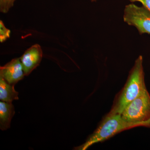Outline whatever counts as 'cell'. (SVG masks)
I'll use <instances>...</instances> for the list:
<instances>
[{"label": "cell", "mask_w": 150, "mask_h": 150, "mask_svg": "<svg viewBox=\"0 0 150 150\" xmlns=\"http://www.w3.org/2000/svg\"><path fill=\"white\" fill-rule=\"evenodd\" d=\"M143 57L140 56L129 72L125 86L115 97L108 114L121 115L125 108L146 89L143 66Z\"/></svg>", "instance_id": "obj_1"}, {"label": "cell", "mask_w": 150, "mask_h": 150, "mask_svg": "<svg viewBox=\"0 0 150 150\" xmlns=\"http://www.w3.org/2000/svg\"><path fill=\"white\" fill-rule=\"evenodd\" d=\"M121 116L132 128H150V95L147 89L125 108Z\"/></svg>", "instance_id": "obj_2"}, {"label": "cell", "mask_w": 150, "mask_h": 150, "mask_svg": "<svg viewBox=\"0 0 150 150\" xmlns=\"http://www.w3.org/2000/svg\"><path fill=\"white\" fill-rule=\"evenodd\" d=\"M132 128L123 120L121 115L108 113L85 143L76 149L85 150L94 144L103 142L120 132Z\"/></svg>", "instance_id": "obj_3"}, {"label": "cell", "mask_w": 150, "mask_h": 150, "mask_svg": "<svg viewBox=\"0 0 150 150\" xmlns=\"http://www.w3.org/2000/svg\"><path fill=\"white\" fill-rule=\"evenodd\" d=\"M124 22L137 28L140 34H150V12L144 6L131 4L125 7Z\"/></svg>", "instance_id": "obj_4"}, {"label": "cell", "mask_w": 150, "mask_h": 150, "mask_svg": "<svg viewBox=\"0 0 150 150\" xmlns=\"http://www.w3.org/2000/svg\"><path fill=\"white\" fill-rule=\"evenodd\" d=\"M25 73L20 58L12 59L0 67V77L8 83L15 85L24 78Z\"/></svg>", "instance_id": "obj_5"}, {"label": "cell", "mask_w": 150, "mask_h": 150, "mask_svg": "<svg viewBox=\"0 0 150 150\" xmlns=\"http://www.w3.org/2000/svg\"><path fill=\"white\" fill-rule=\"evenodd\" d=\"M42 57L43 51L39 44H34L25 51L20 59L25 76H28L39 66Z\"/></svg>", "instance_id": "obj_6"}, {"label": "cell", "mask_w": 150, "mask_h": 150, "mask_svg": "<svg viewBox=\"0 0 150 150\" xmlns=\"http://www.w3.org/2000/svg\"><path fill=\"white\" fill-rule=\"evenodd\" d=\"M14 107L12 103L0 102V129L5 131L10 127L12 118L15 114Z\"/></svg>", "instance_id": "obj_7"}, {"label": "cell", "mask_w": 150, "mask_h": 150, "mask_svg": "<svg viewBox=\"0 0 150 150\" xmlns=\"http://www.w3.org/2000/svg\"><path fill=\"white\" fill-rule=\"evenodd\" d=\"M14 85L7 82L0 77V100L4 102L12 103L19 99L18 93L15 90Z\"/></svg>", "instance_id": "obj_8"}, {"label": "cell", "mask_w": 150, "mask_h": 150, "mask_svg": "<svg viewBox=\"0 0 150 150\" xmlns=\"http://www.w3.org/2000/svg\"><path fill=\"white\" fill-rule=\"evenodd\" d=\"M16 0H0V11L4 13H7L13 7Z\"/></svg>", "instance_id": "obj_9"}, {"label": "cell", "mask_w": 150, "mask_h": 150, "mask_svg": "<svg viewBox=\"0 0 150 150\" xmlns=\"http://www.w3.org/2000/svg\"><path fill=\"white\" fill-rule=\"evenodd\" d=\"M11 30L5 26L2 21H0V42L5 41L10 36Z\"/></svg>", "instance_id": "obj_10"}, {"label": "cell", "mask_w": 150, "mask_h": 150, "mask_svg": "<svg viewBox=\"0 0 150 150\" xmlns=\"http://www.w3.org/2000/svg\"><path fill=\"white\" fill-rule=\"evenodd\" d=\"M131 2H139L142 3L143 6L150 12V0H129Z\"/></svg>", "instance_id": "obj_11"}, {"label": "cell", "mask_w": 150, "mask_h": 150, "mask_svg": "<svg viewBox=\"0 0 150 150\" xmlns=\"http://www.w3.org/2000/svg\"><path fill=\"white\" fill-rule=\"evenodd\" d=\"M91 2H96L97 0H91Z\"/></svg>", "instance_id": "obj_12"}]
</instances>
